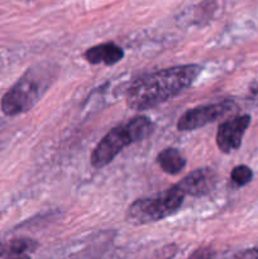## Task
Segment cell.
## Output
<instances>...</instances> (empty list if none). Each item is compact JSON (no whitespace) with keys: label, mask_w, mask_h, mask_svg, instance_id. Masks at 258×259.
Here are the masks:
<instances>
[{"label":"cell","mask_w":258,"mask_h":259,"mask_svg":"<svg viewBox=\"0 0 258 259\" xmlns=\"http://www.w3.org/2000/svg\"><path fill=\"white\" fill-rule=\"evenodd\" d=\"M200 72L199 65H184L148 73L129 86L126 106L133 110L156 108L190 88Z\"/></svg>","instance_id":"1"},{"label":"cell","mask_w":258,"mask_h":259,"mask_svg":"<svg viewBox=\"0 0 258 259\" xmlns=\"http://www.w3.org/2000/svg\"><path fill=\"white\" fill-rule=\"evenodd\" d=\"M56 72V67L48 62L29 68L3 96V113L8 116H15L30 110L55 81Z\"/></svg>","instance_id":"2"},{"label":"cell","mask_w":258,"mask_h":259,"mask_svg":"<svg viewBox=\"0 0 258 259\" xmlns=\"http://www.w3.org/2000/svg\"><path fill=\"white\" fill-rule=\"evenodd\" d=\"M230 177H232V181L235 185H238V186H244V185H247L252 180L253 172L245 164H239V166L233 168Z\"/></svg>","instance_id":"11"},{"label":"cell","mask_w":258,"mask_h":259,"mask_svg":"<svg viewBox=\"0 0 258 259\" xmlns=\"http://www.w3.org/2000/svg\"><path fill=\"white\" fill-rule=\"evenodd\" d=\"M3 255H7V244L0 243V257H3Z\"/></svg>","instance_id":"15"},{"label":"cell","mask_w":258,"mask_h":259,"mask_svg":"<svg viewBox=\"0 0 258 259\" xmlns=\"http://www.w3.org/2000/svg\"><path fill=\"white\" fill-rule=\"evenodd\" d=\"M83 57L91 65L104 63L106 66H111L118 63L124 57V51L115 43L105 42L86 50Z\"/></svg>","instance_id":"8"},{"label":"cell","mask_w":258,"mask_h":259,"mask_svg":"<svg viewBox=\"0 0 258 259\" xmlns=\"http://www.w3.org/2000/svg\"><path fill=\"white\" fill-rule=\"evenodd\" d=\"M235 108V104L230 100L222 103L206 104L185 111L177 121V129L181 132L195 131L197 128L207 125L210 123L219 120L224 115Z\"/></svg>","instance_id":"5"},{"label":"cell","mask_w":258,"mask_h":259,"mask_svg":"<svg viewBox=\"0 0 258 259\" xmlns=\"http://www.w3.org/2000/svg\"><path fill=\"white\" fill-rule=\"evenodd\" d=\"M250 124L249 115H238L223 121L218 128L217 146L223 153H230L242 146V139Z\"/></svg>","instance_id":"6"},{"label":"cell","mask_w":258,"mask_h":259,"mask_svg":"<svg viewBox=\"0 0 258 259\" xmlns=\"http://www.w3.org/2000/svg\"><path fill=\"white\" fill-rule=\"evenodd\" d=\"M234 259H258V245L249 248V249L242 250L235 255Z\"/></svg>","instance_id":"12"},{"label":"cell","mask_w":258,"mask_h":259,"mask_svg":"<svg viewBox=\"0 0 258 259\" xmlns=\"http://www.w3.org/2000/svg\"><path fill=\"white\" fill-rule=\"evenodd\" d=\"M7 259H30V257L28 254H20V255H8L5 257Z\"/></svg>","instance_id":"14"},{"label":"cell","mask_w":258,"mask_h":259,"mask_svg":"<svg viewBox=\"0 0 258 259\" xmlns=\"http://www.w3.org/2000/svg\"><path fill=\"white\" fill-rule=\"evenodd\" d=\"M185 196L182 190L175 185L156 196L136 200L126 211V222L132 225H144L166 219L181 207Z\"/></svg>","instance_id":"4"},{"label":"cell","mask_w":258,"mask_h":259,"mask_svg":"<svg viewBox=\"0 0 258 259\" xmlns=\"http://www.w3.org/2000/svg\"><path fill=\"white\" fill-rule=\"evenodd\" d=\"M211 258V250L210 249H200L191 255L189 259H210Z\"/></svg>","instance_id":"13"},{"label":"cell","mask_w":258,"mask_h":259,"mask_svg":"<svg viewBox=\"0 0 258 259\" xmlns=\"http://www.w3.org/2000/svg\"><path fill=\"white\" fill-rule=\"evenodd\" d=\"M162 171L168 175H179L186 167V159L176 148H166L157 156Z\"/></svg>","instance_id":"9"},{"label":"cell","mask_w":258,"mask_h":259,"mask_svg":"<svg viewBox=\"0 0 258 259\" xmlns=\"http://www.w3.org/2000/svg\"><path fill=\"white\" fill-rule=\"evenodd\" d=\"M37 242L29 238H18V239L12 240L9 244H7V255H20L28 254L33 252L37 248Z\"/></svg>","instance_id":"10"},{"label":"cell","mask_w":258,"mask_h":259,"mask_svg":"<svg viewBox=\"0 0 258 259\" xmlns=\"http://www.w3.org/2000/svg\"><path fill=\"white\" fill-rule=\"evenodd\" d=\"M153 131V121L144 115H137L124 124L115 126L104 136L93 151L91 166L96 169L108 166L124 148L148 138Z\"/></svg>","instance_id":"3"},{"label":"cell","mask_w":258,"mask_h":259,"mask_svg":"<svg viewBox=\"0 0 258 259\" xmlns=\"http://www.w3.org/2000/svg\"><path fill=\"white\" fill-rule=\"evenodd\" d=\"M217 184V175L210 168L195 169L177 184L185 195L200 197L210 194Z\"/></svg>","instance_id":"7"}]
</instances>
